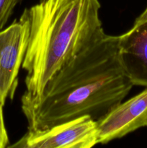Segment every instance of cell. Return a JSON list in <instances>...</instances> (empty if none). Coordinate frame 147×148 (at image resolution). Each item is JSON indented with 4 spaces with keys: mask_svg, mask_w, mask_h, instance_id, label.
<instances>
[{
    "mask_svg": "<svg viewBox=\"0 0 147 148\" xmlns=\"http://www.w3.org/2000/svg\"><path fill=\"white\" fill-rule=\"evenodd\" d=\"M133 86L120 60L118 36L106 34L61 68L40 95L24 92L21 108L27 130H46L83 116L98 121Z\"/></svg>",
    "mask_w": 147,
    "mask_h": 148,
    "instance_id": "obj_1",
    "label": "cell"
},
{
    "mask_svg": "<svg viewBox=\"0 0 147 148\" xmlns=\"http://www.w3.org/2000/svg\"><path fill=\"white\" fill-rule=\"evenodd\" d=\"M99 0H39L28 8L30 31L22 68L25 92L39 95L66 63L105 36Z\"/></svg>",
    "mask_w": 147,
    "mask_h": 148,
    "instance_id": "obj_2",
    "label": "cell"
},
{
    "mask_svg": "<svg viewBox=\"0 0 147 148\" xmlns=\"http://www.w3.org/2000/svg\"><path fill=\"white\" fill-rule=\"evenodd\" d=\"M97 144V121L89 116H83L46 130H27L8 147L91 148Z\"/></svg>",
    "mask_w": 147,
    "mask_h": 148,
    "instance_id": "obj_3",
    "label": "cell"
},
{
    "mask_svg": "<svg viewBox=\"0 0 147 148\" xmlns=\"http://www.w3.org/2000/svg\"><path fill=\"white\" fill-rule=\"evenodd\" d=\"M30 20L28 10L23 11L18 20L0 30V101L13 99L18 74L28 46Z\"/></svg>",
    "mask_w": 147,
    "mask_h": 148,
    "instance_id": "obj_4",
    "label": "cell"
},
{
    "mask_svg": "<svg viewBox=\"0 0 147 148\" xmlns=\"http://www.w3.org/2000/svg\"><path fill=\"white\" fill-rule=\"evenodd\" d=\"M98 143L107 144L147 127V88L97 121Z\"/></svg>",
    "mask_w": 147,
    "mask_h": 148,
    "instance_id": "obj_5",
    "label": "cell"
},
{
    "mask_svg": "<svg viewBox=\"0 0 147 148\" xmlns=\"http://www.w3.org/2000/svg\"><path fill=\"white\" fill-rule=\"evenodd\" d=\"M118 53L133 85L147 88V21L118 36Z\"/></svg>",
    "mask_w": 147,
    "mask_h": 148,
    "instance_id": "obj_6",
    "label": "cell"
},
{
    "mask_svg": "<svg viewBox=\"0 0 147 148\" xmlns=\"http://www.w3.org/2000/svg\"><path fill=\"white\" fill-rule=\"evenodd\" d=\"M23 0H0V30H2L12 14L16 6Z\"/></svg>",
    "mask_w": 147,
    "mask_h": 148,
    "instance_id": "obj_7",
    "label": "cell"
},
{
    "mask_svg": "<svg viewBox=\"0 0 147 148\" xmlns=\"http://www.w3.org/2000/svg\"><path fill=\"white\" fill-rule=\"evenodd\" d=\"M3 106H4L1 104L0 101V145L1 146V148H5L8 147L10 140H9L8 134H7L5 124H4Z\"/></svg>",
    "mask_w": 147,
    "mask_h": 148,
    "instance_id": "obj_8",
    "label": "cell"
},
{
    "mask_svg": "<svg viewBox=\"0 0 147 148\" xmlns=\"http://www.w3.org/2000/svg\"><path fill=\"white\" fill-rule=\"evenodd\" d=\"M147 21V7L144 10V11L137 17L134 22L133 25H136L140 24V23H143V22Z\"/></svg>",
    "mask_w": 147,
    "mask_h": 148,
    "instance_id": "obj_9",
    "label": "cell"
},
{
    "mask_svg": "<svg viewBox=\"0 0 147 148\" xmlns=\"http://www.w3.org/2000/svg\"><path fill=\"white\" fill-rule=\"evenodd\" d=\"M0 148H1V145H0Z\"/></svg>",
    "mask_w": 147,
    "mask_h": 148,
    "instance_id": "obj_10",
    "label": "cell"
}]
</instances>
